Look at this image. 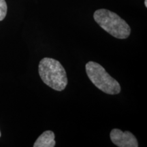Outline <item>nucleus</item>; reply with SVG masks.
<instances>
[{
    "label": "nucleus",
    "mask_w": 147,
    "mask_h": 147,
    "mask_svg": "<svg viewBox=\"0 0 147 147\" xmlns=\"http://www.w3.org/2000/svg\"><path fill=\"white\" fill-rule=\"evenodd\" d=\"M38 71L42 81L47 86L57 91L65 89L67 84V74L59 61L43 58L40 61Z\"/></svg>",
    "instance_id": "1"
},
{
    "label": "nucleus",
    "mask_w": 147,
    "mask_h": 147,
    "mask_svg": "<svg viewBox=\"0 0 147 147\" xmlns=\"http://www.w3.org/2000/svg\"><path fill=\"white\" fill-rule=\"evenodd\" d=\"M93 17L104 30L117 39H126L129 36L130 27L115 12L106 9H100L95 11Z\"/></svg>",
    "instance_id": "2"
},
{
    "label": "nucleus",
    "mask_w": 147,
    "mask_h": 147,
    "mask_svg": "<svg viewBox=\"0 0 147 147\" xmlns=\"http://www.w3.org/2000/svg\"><path fill=\"white\" fill-rule=\"evenodd\" d=\"M85 68L90 80L101 91L109 95H116L120 93V84L100 64L94 61H89L86 64Z\"/></svg>",
    "instance_id": "3"
},
{
    "label": "nucleus",
    "mask_w": 147,
    "mask_h": 147,
    "mask_svg": "<svg viewBox=\"0 0 147 147\" xmlns=\"http://www.w3.org/2000/svg\"><path fill=\"white\" fill-rule=\"evenodd\" d=\"M110 140L119 147H138V142L135 136L130 131H123L119 129H113L110 134Z\"/></svg>",
    "instance_id": "4"
},
{
    "label": "nucleus",
    "mask_w": 147,
    "mask_h": 147,
    "mask_svg": "<svg viewBox=\"0 0 147 147\" xmlns=\"http://www.w3.org/2000/svg\"><path fill=\"white\" fill-rule=\"evenodd\" d=\"M55 134L52 131L43 132L35 142L34 147H54L55 146Z\"/></svg>",
    "instance_id": "5"
},
{
    "label": "nucleus",
    "mask_w": 147,
    "mask_h": 147,
    "mask_svg": "<svg viewBox=\"0 0 147 147\" xmlns=\"http://www.w3.org/2000/svg\"><path fill=\"white\" fill-rule=\"evenodd\" d=\"M7 4L5 0H0V21L4 19L7 14Z\"/></svg>",
    "instance_id": "6"
},
{
    "label": "nucleus",
    "mask_w": 147,
    "mask_h": 147,
    "mask_svg": "<svg viewBox=\"0 0 147 147\" xmlns=\"http://www.w3.org/2000/svg\"><path fill=\"white\" fill-rule=\"evenodd\" d=\"M144 4H145V6L147 7V0H145L144 1Z\"/></svg>",
    "instance_id": "7"
},
{
    "label": "nucleus",
    "mask_w": 147,
    "mask_h": 147,
    "mask_svg": "<svg viewBox=\"0 0 147 147\" xmlns=\"http://www.w3.org/2000/svg\"><path fill=\"white\" fill-rule=\"evenodd\" d=\"M0 137H1V132H0Z\"/></svg>",
    "instance_id": "8"
}]
</instances>
